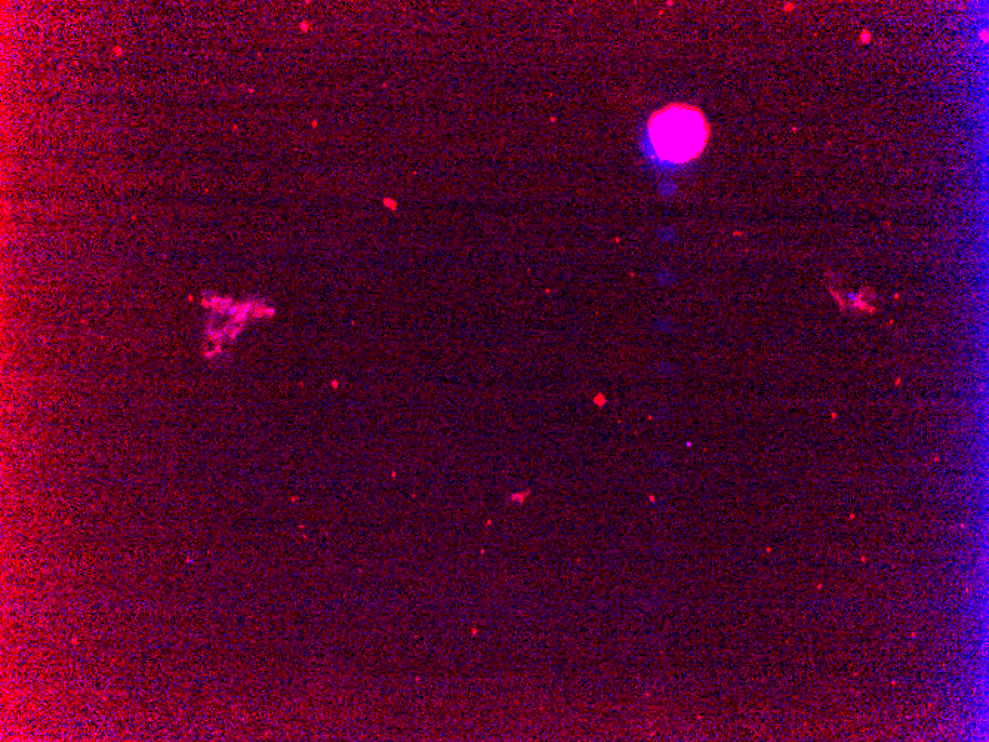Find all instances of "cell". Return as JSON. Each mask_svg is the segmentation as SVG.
Wrapping results in <instances>:
<instances>
[{"label": "cell", "mask_w": 989, "mask_h": 742, "mask_svg": "<svg viewBox=\"0 0 989 742\" xmlns=\"http://www.w3.org/2000/svg\"><path fill=\"white\" fill-rule=\"evenodd\" d=\"M647 135L659 159L685 165L704 153L710 141V123L698 107L671 103L652 113Z\"/></svg>", "instance_id": "obj_1"}, {"label": "cell", "mask_w": 989, "mask_h": 742, "mask_svg": "<svg viewBox=\"0 0 989 742\" xmlns=\"http://www.w3.org/2000/svg\"><path fill=\"white\" fill-rule=\"evenodd\" d=\"M655 371L656 374L662 375V377H671V375L676 374V368L668 362H659L655 366Z\"/></svg>", "instance_id": "obj_2"}]
</instances>
